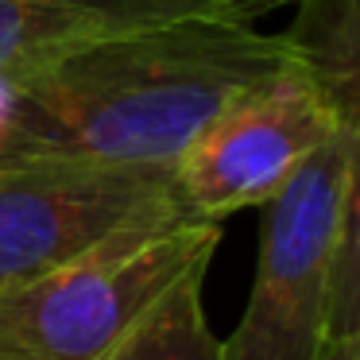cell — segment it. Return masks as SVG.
<instances>
[{
	"label": "cell",
	"instance_id": "obj_6",
	"mask_svg": "<svg viewBox=\"0 0 360 360\" xmlns=\"http://www.w3.org/2000/svg\"><path fill=\"white\" fill-rule=\"evenodd\" d=\"M225 12L221 0H0V74H24L105 35Z\"/></svg>",
	"mask_w": 360,
	"mask_h": 360
},
{
	"label": "cell",
	"instance_id": "obj_9",
	"mask_svg": "<svg viewBox=\"0 0 360 360\" xmlns=\"http://www.w3.org/2000/svg\"><path fill=\"white\" fill-rule=\"evenodd\" d=\"M321 360H360V333H349V337H333L321 352Z\"/></svg>",
	"mask_w": 360,
	"mask_h": 360
},
{
	"label": "cell",
	"instance_id": "obj_10",
	"mask_svg": "<svg viewBox=\"0 0 360 360\" xmlns=\"http://www.w3.org/2000/svg\"><path fill=\"white\" fill-rule=\"evenodd\" d=\"M8 105H12V78L0 74V140H4V124H8Z\"/></svg>",
	"mask_w": 360,
	"mask_h": 360
},
{
	"label": "cell",
	"instance_id": "obj_3",
	"mask_svg": "<svg viewBox=\"0 0 360 360\" xmlns=\"http://www.w3.org/2000/svg\"><path fill=\"white\" fill-rule=\"evenodd\" d=\"M221 221L132 225L63 267L0 290V360H109L190 271H205Z\"/></svg>",
	"mask_w": 360,
	"mask_h": 360
},
{
	"label": "cell",
	"instance_id": "obj_7",
	"mask_svg": "<svg viewBox=\"0 0 360 360\" xmlns=\"http://www.w3.org/2000/svg\"><path fill=\"white\" fill-rule=\"evenodd\" d=\"M205 271H190L174 283L112 349L109 360H221V337L210 329L202 302Z\"/></svg>",
	"mask_w": 360,
	"mask_h": 360
},
{
	"label": "cell",
	"instance_id": "obj_8",
	"mask_svg": "<svg viewBox=\"0 0 360 360\" xmlns=\"http://www.w3.org/2000/svg\"><path fill=\"white\" fill-rule=\"evenodd\" d=\"M221 4H225V16L256 24L264 12H275V8H283V4H298V0H221Z\"/></svg>",
	"mask_w": 360,
	"mask_h": 360
},
{
	"label": "cell",
	"instance_id": "obj_2",
	"mask_svg": "<svg viewBox=\"0 0 360 360\" xmlns=\"http://www.w3.org/2000/svg\"><path fill=\"white\" fill-rule=\"evenodd\" d=\"M264 210L256 279L221 360H321L337 256L356 233V124L314 148Z\"/></svg>",
	"mask_w": 360,
	"mask_h": 360
},
{
	"label": "cell",
	"instance_id": "obj_1",
	"mask_svg": "<svg viewBox=\"0 0 360 360\" xmlns=\"http://www.w3.org/2000/svg\"><path fill=\"white\" fill-rule=\"evenodd\" d=\"M295 63L306 58L290 35L225 12L128 27L8 74L0 159L174 163L229 105Z\"/></svg>",
	"mask_w": 360,
	"mask_h": 360
},
{
	"label": "cell",
	"instance_id": "obj_5",
	"mask_svg": "<svg viewBox=\"0 0 360 360\" xmlns=\"http://www.w3.org/2000/svg\"><path fill=\"white\" fill-rule=\"evenodd\" d=\"M356 124L345 117L306 63L287 66L229 105L198 140L174 159V186L198 221L264 205L295 167L337 128Z\"/></svg>",
	"mask_w": 360,
	"mask_h": 360
},
{
	"label": "cell",
	"instance_id": "obj_4",
	"mask_svg": "<svg viewBox=\"0 0 360 360\" xmlns=\"http://www.w3.org/2000/svg\"><path fill=\"white\" fill-rule=\"evenodd\" d=\"M186 217L174 163L0 159V290L70 264L132 225Z\"/></svg>",
	"mask_w": 360,
	"mask_h": 360
}]
</instances>
